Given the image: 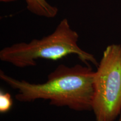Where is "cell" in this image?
<instances>
[{
	"label": "cell",
	"instance_id": "cell-1",
	"mask_svg": "<svg viewBox=\"0 0 121 121\" xmlns=\"http://www.w3.org/2000/svg\"><path fill=\"white\" fill-rule=\"evenodd\" d=\"M90 65L77 64L72 67L58 65L41 84L19 80L0 71V78L17 90L15 98L20 102L43 99L56 107H67L75 111L91 110L93 78Z\"/></svg>",
	"mask_w": 121,
	"mask_h": 121
},
{
	"label": "cell",
	"instance_id": "cell-2",
	"mask_svg": "<svg viewBox=\"0 0 121 121\" xmlns=\"http://www.w3.org/2000/svg\"><path fill=\"white\" fill-rule=\"evenodd\" d=\"M79 35L71 28L65 18L52 34L29 43L21 42L3 48L0 60L19 68L35 66L38 59L57 60L70 54H75L86 65L92 63L98 66L93 54L81 49L78 45Z\"/></svg>",
	"mask_w": 121,
	"mask_h": 121
},
{
	"label": "cell",
	"instance_id": "cell-3",
	"mask_svg": "<svg viewBox=\"0 0 121 121\" xmlns=\"http://www.w3.org/2000/svg\"><path fill=\"white\" fill-rule=\"evenodd\" d=\"M91 110L96 121H114L121 114V45L104 50L93 78Z\"/></svg>",
	"mask_w": 121,
	"mask_h": 121
},
{
	"label": "cell",
	"instance_id": "cell-4",
	"mask_svg": "<svg viewBox=\"0 0 121 121\" xmlns=\"http://www.w3.org/2000/svg\"><path fill=\"white\" fill-rule=\"evenodd\" d=\"M27 9L33 14L46 18H53L58 13V8L47 0H25Z\"/></svg>",
	"mask_w": 121,
	"mask_h": 121
},
{
	"label": "cell",
	"instance_id": "cell-5",
	"mask_svg": "<svg viewBox=\"0 0 121 121\" xmlns=\"http://www.w3.org/2000/svg\"><path fill=\"white\" fill-rule=\"evenodd\" d=\"M13 101L11 96L8 93L0 92V112L6 113L10 110L13 106Z\"/></svg>",
	"mask_w": 121,
	"mask_h": 121
},
{
	"label": "cell",
	"instance_id": "cell-6",
	"mask_svg": "<svg viewBox=\"0 0 121 121\" xmlns=\"http://www.w3.org/2000/svg\"><path fill=\"white\" fill-rule=\"evenodd\" d=\"M1 2H13V1H15L16 0H0Z\"/></svg>",
	"mask_w": 121,
	"mask_h": 121
},
{
	"label": "cell",
	"instance_id": "cell-7",
	"mask_svg": "<svg viewBox=\"0 0 121 121\" xmlns=\"http://www.w3.org/2000/svg\"><path fill=\"white\" fill-rule=\"evenodd\" d=\"M118 121H121V114L120 115V116H119V119H118Z\"/></svg>",
	"mask_w": 121,
	"mask_h": 121
}]
</instances>
